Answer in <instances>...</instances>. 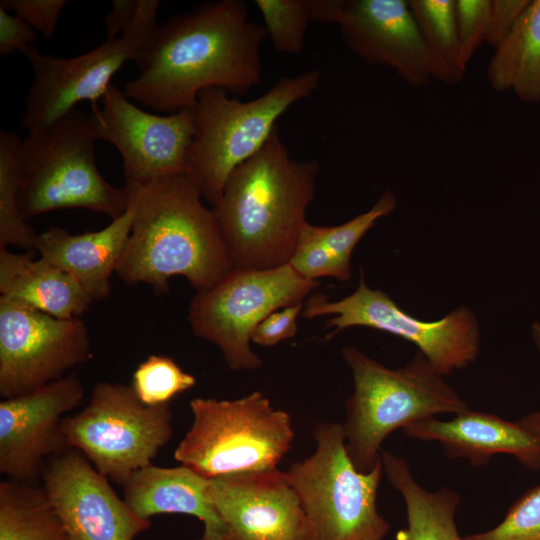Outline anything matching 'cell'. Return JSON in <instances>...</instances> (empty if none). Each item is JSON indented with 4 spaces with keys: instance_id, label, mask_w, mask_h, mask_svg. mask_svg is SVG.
I'll return each instance as SVG.
<instances>
[{
    "instance_id": "obj_1",
    "label": "cell",
    "mask_w": 540,
    "mask_h": 540,
    "mask_svg": "<svg viewBox=\"0 0 540 540\" xmlns=\"http://www.w3.org/2000/svg\"><path fill=\"white\" fill-rule=\"evenodd\" d=\"M265 27L241 0H215L158 25L123 94L169 114L193 108L200 92L244 94L263 81Z\"/></svg>"
},
{
    "instance_id": "obj_2",
    "label": "cell",
    "mask_w": 540,
    "mask_h": 540,
    "mask_svg": "<svg viewBox=\"0 0 540 540\" xmlns=\"http://www.w3.org/2000/svg\"><path fill=\"white\" fill-rule=\"evenodd\" d=\"M319 171L318 161L290 156L277 127L233 170L213 209L234 267L267 270L289 263Z\"/></svg>"
},
{
    "instance_id": "obj_3",
    "label": "cell",
    "mask_w": 540,
    "mask_h": 540,
    "mask_svg": "<svg viewBox=\"0 0 540 540\" xmlns=\"http://www.w3.org/2000/svg\"><path fill=\"white\" fill-rule=\"evenodd\" d=\"M130 191L135 216L115 271L123 282L161 294L169 291L170 278L181 276L198 292L234 268L214 209L204 206L186 174Z\"/></svg>"
},
{
    "instance_id": "obj_4",
    "label": "cell",
    "mask_w": 540,
    "mask_h": 540,
    "mask_svg": "<svg viewBox=\"0 0 540 540\" xmlns=\"http://www.w3.org/2000/svg\"><path fill=\"white\" fill-rule=\"evenodd\" d=\"M353 393L342 424L349 457L361 472L381 461V446L397 428L439 414L471 410L428 359L417 350L408 364L390 369L354 346L342 349Z\"/></svg>"
},
{
    "instance_id": "obj_5",
    "label": "cell",
    "mask_w": 540,
    "mask_h": 540,
    "mask_svg": "<svg viewBox=\"0 0 540 540\" xmlns=\"http://www.w3.org/2000/svg\"><path fill=\"white\" fill-rule=\"evenodd\" d=\"M96 141L90 117L77 108L21 141L18 204L25 220L64 208L88 209L112 220L125 213L133 194L103 178Z\"/></svg>"
},
{
    "instance_id": "obj_6",
    "label": "cell",
    "mask_w": 540,
    "mask_h": 540,
    "mask_svg": "<svg viewBox=\"0 0 540 540\" xmlns=\"http://www.w3.org/2000/svg\"><path fill=\"white\" fill-rule=\"evenodd\" d=\"M317 69L284 76L264 94L250 101L229 97L223 89L199 93L194 112V136L187 177L213 206L235 168L255 155L268 141L277 120L318 87Z\"/></svg>"
},
{
    "instance_id": "obj_7",
    "label": "cell",
    "mask_w": 540,
    "mask_h": 540,
    "mask_svg": "<svg viewBox=\"0 0 540 540\" xmlns=\"http://www.w3.org/2000/svg\"><path fill=\"white\" fill-rule=\"evenodd\" d=\"M174 458L206 478L277 469L294 438L287 412L260 391L234 400L194 398Z\"/></svg>"
},
{
    "instance_id": "obj_8",
    "label": "cell",
    "mask_w": 540,
    "mask_h": 540,
    "mask_svg": "<svg viewBox=\"0 0 540 540\" xmlns=\"http://www.w3.org/2000/svg\"><path fill=\"white\" fill-rule=\"evenodd\" d=\"M314 453L285 472L313 540H385L388 522L377 508L382 461L359 471L348 455L342 424L319 423Z\"/></svg>"
},
{
    "instance_id": "obj_9",
    "label": "cell",
    "mask_w": 540,
    "mask_h": 540,
    "mask_svg": "<svg viewBox=\"0 0 540 540\" xmlns=\"http://www.w3.org/2000/svg\"><path fill=\"white\" fill-rule=\"evenodd\" d=\"M172 418L169 404L148 406L130 385L100 381L84 408L62 420L61 431L67 448L122 486L171 440Z\"/></svg>"
},
{
    "instance_id": "obj_10",
    "label": "cell",
    "mask_w": 540,
    "mask_h": 540,
    "mask_svg": "<svg viewBox=\"0 0 540 540\" xmlns=\"http://www.w3.org/2000/svg\"><path fill=\"white\" fill-rule=\"evenodd\" d=\"M318 286L289 263L267 270L234 267L196 292L187 319L193 334L214 344L231 370H255L263 364L250 346L256 326L274 311L303 303Z\"/></svg>"
},
{
    "instance_id": "obj_11",
    "label": "cell",
    "mask_w": 540,
    "mask_h": 540,
    "mask_svg": "<svg viewBox=\"0 0 540 540\" xmlns=\"http://www.w3.org/2000/svg\"><path fill=\"white\" fill-rule=\"evenodd\" d=\"M326 315H333L327 323L333 328L327 340L350 327L381 330L416 345L443 376L468 367L480 352L479 321L469 307H457L436 321L419 320L403 311L385 292L369 288L362 271L359 285L350 295L335 301L325 294L306 299L304 318Z\"/></svg>"
},
{
    "instance_id": "obj_12",
    "label": "cell",
    "mask_w": 540,
    "mask_h": 540,
    "mask_svg": "<svg viewBox=\"0 0 540 540\" xmlns=\"http://www.w3.org/2000/svg\"><path fill=\"white\" fill-rule=\"evenodd\" d=\"M159 0H144L134 25L119 37L76 57L40 53L35 47L22 54L31 64L33 80L28 89L20 126L33 133L76 108L82 101L101 99L116 72L128 61L139 63L141 54L158 27Z\"/></svg>"
},
{
    "instance_id": "obj_13",
    "label": "cell",
    "mask_w": 540,
    "mask_h": 540,
    "mask_svg": "<svg viewBox=\"0 0 540 540\" xmlns=\"http://www.w3.org/2000/svg\"><path fill=\"white\" fill-rule=\"evenodd\" d=\"M89 117L97 140L109 142L119 151L128 189L186 174L194 136L193 108L152 114L111 84L101 106L92 104Z\"/></svg>"
},
{
    "instance_id": "obj_14",
    "label": "cell",
    "mask_w": 540,
    "mask_h": 540,
    "mask_svg": "<svg viewBox=\"0 0 540 540\" xmlns=\"http://www.w3.org/2000/svg\"><path fill=\"white\" fill-rule=\"evenodd\" d=\"M93 358L81 318L62 319L0 296V395H22Z\"/></svg>"
},
{
    "instance_id": "obj_15",
    "label": "cell",
    "mask_w": 540,
    "mask_h": 540,
    "mask_svg": "<svg viewBox=\"0 0 540 540\" xmlns=\"http://www.w3.org/2000/svg\"><path fill=\"white\" fill-rule=\"evenodd\" d=\"M311 21L338 26L348 49L387 66L408 85L432 79L428 51L405 0H307Z\"/></svg>"
},
{
    "instance_id": "obj_16",
    "label": "cell",
    "mask_w": 540,
    "mask_h": 540,
    "mask_svg": "<svg viewBox=\"0 0 540 540\" xmlns=\"http://www.w3.org/2000/svg\"><path fill=\"white\" fill-rule=\"evenodd\" d=\"M41 479L70 540H134L151 526L76 449L52 456Z\"/></svg>"
},
{
    "instance_id": "obj_17",
    "label": "cell",
    "mask_w": 540,
    "mask_h": 540,
    "mask_svg": "<svg viewBox=\"0 0 540 540\" xmlns=\"http://www.w3.org/2000/svg\"><path fill=\"white\" fill-rule=\"evenodd\" d=\"M85 390L75 373L0 402V473L32 483L46 462L66 449L62 420L78 407Z\"/></svg>"
},
{
    "instance_id": "obj_18",
    "label": "cell",
    "mask_w": 540,
    "mask_h": 540,
    "mask_svg": "<svg viewBox=\"0 0 540 540\" xmlns=\"http://www.w3.org/2000/svg\"><path fill=\"white\" fill-rule=\"evenodd\" d=\"M209 495L226 540H313L285 472L273 469L210 478Z\"/></svg>"
},
{
    "instance_id": "obj_19",
    "label": "cell",
    "mask_w": 540,
    "mask_h": 540,
    "mask_svg": "<svg viewBox=\"0 0 540 540\" xmlns=\"http://www.w3.org/2000/svg\"><path fill=\"white\" fill-rule=\"evenodd\" d=\"M402 430L412 439L437 442L446 457L467 459L474 466H484L493 456L507 454L529 470H540V438L518 421L495 414L469 410L451 420L421 419Z\"/></svg>"
},
{
    "instance_id": "obj_20",
    "label": "cell",
    "mask_w": 540,
    "mask_h": 540,
    "mask_svg": "<svg viewBox=\"0 0 540 540\" xmlns=\"http://www.w3.org/2000/svg\"><path fill=\"white\" fill-rule=\"evenodd\" d=\"M133 194V193H132ZM135 203L103 229L82 234L52 226L38 234L35 251L70 275L94 301L107 298L111 276L129 238Z\"/></svg>"
},
{
    "instance_id": "obj_21",
    "label": "cell",
    "mask_w": 540,
    "mask_h": 540,
    "mask_svg": "<svg viewBox=\"0 0 540 540\" xmlns=\"http://www.w3.org/2000/svg\"><path fill=\"white\" fill-rule=\"evenodd\" d=\"M210 479L181 464H153L135 471L122 485L123 499L140 518L185 514L198 518L208 538H225V529L209 495Z\"/></svg>"
},
{
    "instance_id": "obj_22",
    "label": "cell",
    "mask_w": 540,
    "mask_h": 540,
    "mask_svg": "<svg viewBox=\"0 0 540 540\" xmlns=\"http://www.w3.org/2000/svg\"><path fill=\"white\" fill-rule=\"evenodd\" d=\"M0 296L48 315L80 318L93 300L66 272L31 253L0 247Z\"/></svg>"
},
{
    "instance_id": "obj_23",
    "label": "cell",
    "mask_w": 540,
    "mask_h": 540,
    "mask_svg": "<svg viewBox=\"0 0 540 540\" xmlns=\"http://www.w3.org/2000/svg\"><path fill=\"white\" fill-rule=\"evenodd\" d=\"M381 461L406 507L407 527L397 534V540H463L455 520L461 501L457 492L447 487L426 490L414 479L408 462L390 452L382 450Z\"/></svg>"
},
{
    "instance_id": "obj_24",
    "label": "cell",
    "mask_w": 540,
    "mask_h": 540,
    "mask_svg": "<svg viewBox=\"0 0 540 540\" xmlns=\"http://www.w3.org/2000/svg\"><path fill=\"white\" fill-rule=\"evenodd\" d=\"M494 50L486 69L491 88L512 91L527 103L540 102V0L530 1Z\"/></svg>"
},
{
    "instance_id": "obj_25",
    "label": "cell",
    "mask_w": 540,
    "mask_h": 540,
    "mask_svg": "<svg viewBox=\"0 0 540 540\" xmlns=\"http://www.w3.org/2000/svg\"><path fill=\"white\" fill-rule=\"evenodd\" d=\"M0 540H70L43 487L0 482Z\"/></svg>"
},
{
    "instance_id": "obj_26",
    "label": "cell",
    "mask_w": 540,
    "mask_h": 540,
    "mask_svg": "<svg viewBox=\"0 0 540 540\" xmlns=\"http://www.w3.org/2000/svg\"><path fill=\"white\" fill-rule=\"evenodd\" d=\"M411 13L430 58L431 75L445 85H456L465 77L460 54L455 1L410 0Z\"/></svg>"
},
{
    "instance_id": "obj_27",
    "label": "cell",
    "mask_w": 540,
    "mask_h": 540,
    "mask_svg": "<svg viewBox=\"0 0 540 540\" xmlns=\"http://www.w3.org/2000/svg\"><path fill=\"white\" fill-rule=\"evenodd\" d=\"M21 141L13 132H0V247L12 245L31 253L38 234L18 204Z\"/></svg>"
},
{
    "instance_id": "obj_28",
    "label": "cell",
    "mask_w": 540,
    "mask_h": 540,
    "mask_svg": "<svg viewBox=\"0 0 540 540\" xmlns=\"http://www.w3.org/2000/svg\"><path fill=\"white\" fill-rule=\"evenodd\" d=\"M195 384V377L185 372L172 358L155 354L137 366L130 386L143 404L157 406L169 404Z\"/></svg>"
},
{
    "instance_id": "obj_29",
    "label": "cell",
    "mask_w": 540,
    "mask_h": 540,
    "mask_svg": "<svg viewBox=\"0 0 540 540\" xmlns=\"http://www.w3.org/2000/svg\"><path fill=\"white\" fill-rule=\"evenodd\" d=\"M254 5L274 49L285 54L300 53L311 22L307 0H255Z\"/></svg>"
},
{
    "instance_id": "obj_30",
    "label": "cell",
    "mask_w": 540,
    "mask_h": 540,
    "mask_svg": "<svg viewBox=\"0 0 540 540\" xmlns=\"http://www.w3.org/2000/svg\"><path fill=\"white\" fill-rule=\"evenodd\" d=\"M464 540H540V485L520 496L495 527Z\"/></svg>"
},
{
    "instance_id": "obj_31",
    "label": "cell",
    "mask_w": 540,
    "mask_h": 540,
    "mask_svg": "<svg viewBox=\"0 0 540 540\" xmlns=\"http://www.w3.org/2000/svg\"><path fill=\"white\" fill-rule=\"evenodd\" d=\"M289 264L301 276L312 281L322 277L348 281L352 277V270L342 266L326 251L317 238L313 225L308 222L302 228Z\"/></svg>"
},
{
    "instance_id": "obj_32",
    "label": "cell",
    "mask_w": 540,
    "mask_h": 540,
    "mask_svg": "<svg viewBox=\"0 0 540 540\" xmlns=\"http://www.w3.org/2000/svg\"><path fill=\"white\" fill-rule=\"evenodd\" d=\"M491 0H456L455 13L460 54L467 67L477 49L486 42Z\"/></svg>"
},
{
    "instance_id": "obj_33",
    "label": "cell",
    "mask_w": 540,
    "mask_h": 540,
    "mask_svg": "<svg viewBox=\"0 0 540 540\" xmlns=\"http://www.w3.org/2000/svg\"><path fill=\"white\" fill-rule=\"evenodd\" d=\"M65 0H1L0 8L14 12L46 38L56 32Z\"/></svg>"
},
{
    "instance_id": "obj_34",
    "label": "cell",
    "mask_w": 540,
    "mask_h": 540,
    "mask_svg": "<svg viewBox=\"0 0 540 540\" xmlns=\"http://www.w3.org/2000/svg\"><path fill=\"white\" fill-rule=\"evenodd\" d=\"M304 304L298 303L269 314L254 329L251 342L261 346H274L297 333V318Z\"/></svg>"
},
{
    "instance_id": "obj_35",
    "label": "cell",
    "mask_w": 540,
    "mask_h": 540,
    "mask_svg": "<svg viewBox=\"0 0 540 540\" xmlns=\"http://www.w3.org/2000/svg\"><path fill=\"white\" fill-rule=\"evenodd\" d=\"M39 39L37 31L17 15L0 8V56L23 53Z\"/></svg>"
},
{
    "instance_id": "obj_36",
    "label": "cell",
    "mask_w": 540,
    "mask_h": 540,
    "mask_svg": "<svg viewBox=\"0 0 540 540\" xmlns=\"http://www.w3.org/2000/svg\"><path fill=\"white\" fill-rule=\"evenodd\" d=\"M531 0H491L486 42L496 49L507 37Z\"/></svg>"
},
{
    "instance_id": "obj_37",
    "label": "cell",
    "mask_w": 540,
    "mask_h": 540,
    "mask_svg": "<svg viewBox=\"0 0 540 540\" xmlns=\"http://www.w3.org/2000/svg\"><path fill=\"white\" fill-rule=\"evenodd\" d=\"M112 10L106 16L107 39L119 37L138 20L144 0H114Z\"/></svg>"
},
{
    "instance_id": "obj_38",
    "label": "cell",
    "mask_w": 540,
    "mask_h": 540,
    "mask_svg": "<svg viewBox=\"0 0 540 540\" xmlns=\"http://www.w3.org/2000/svg\"><path fill=\"white\" fill-rule=\"evenodd\" d=\"M518 422L540 438V410L522 416Z\"/></svg>"
},
{
    "instance_id": "obj_39",
    "label": "cell",
    "mask_w": 540,
    "mask_h": 540,
    "mask_svg": "<svg viewBox=\"0 0 540 540\" xmlns=\"http://www.w3.org/2000/svg\"><path fill=\"white\" fill-rule=\"evenodd\" d=\"M531 335L535 347L540 354V322L536 321L531 325Z\"/></svg>"
},
{
    "instance_id": "obj_40",
    "label": "cell",
    "mask_w": 540,
    "mask_h": 540,
    "mask_svg": "<svg viewBox=\"0 0 540 540\" xmlns=\"http://www.w3.org/2000/svg\"><path fill=\"white\" fill-rule=\"evenodd\" d=\"M194 540H226L225 538H208L202 535L200 538L194 539Z\"/></svg>"
},
{
    "instance_id": "obj_41",
    "label": "cell",
    "mask_w": 540,
    "mask_h": 540,
    "mask_svg": "<svg viewBox=\"0 0 540 540\" xmlns=\"http://www.w3.org/2000/svg\"><path fill=\"white\" fill-rule=\"evenodd\" d=\"M463 540H464V537H463Z\"/></svg>"
}]
</instances>
